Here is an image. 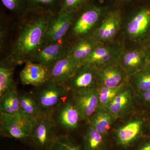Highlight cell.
I'll return each instance as SVG.
<instances>
[{
  "label": "cell",
  "instance_id": "cell-3",
  "mask_svg": "<svg viewBox=\"0 0 150 150\" xmlns=\"http://www.w3.org/2000/svg\"><path fill=\"white\" fill-rule=\"evenodd\" d=\"M69 89L63 84L48 81L36 87L32 95L38 103L43 113L53 112L68 95Z\"/></svg>",
  "mask_w": 150,
  "mask_h": 150
},
{
  "label": "cell",
  "instance_id": "cell-25",
  "mask_svg": "<svg viewBox=\"0 0 150 150\" xmlns=\"http://www.w3.org/2000/svg\"><path fill=\"white\" fill-rule=\"evenodd\" d=\"M124 85V83H122L115 88H110L103 86L101 87L99 90L97 91L100 105L103 106L109 105L115 97L121 92Z\"/></svg>",
  "mask_w": 150,
  "mask_h": 150
},
{
  "label": "cell",
  "instance_id": "cell-7",
  "mask_svg": "<svg viewBox=\"0 0 150 150\" xmlns=\"http://www.w3.org/2000/svg\"><path fill=\"white\" fill-rule=\"evenodd\" d=\"M121 16L118 10L106 13L92 37L100 44H107L115 38L121 28Z\"/></svg>",
  "mask_w": 150,
  "mask_h": 150
},
{
  "label": "cell",
  "instance_id": "cell-10",
  "mask_svg": "<svg viewBox=\"0 0 150 150\" xmlns=\"http://www.w3.org/2000/svg\"><path fill=\"white\" fill-rule=\"evenodd\" d=\"M97 80L98 69L93 65H83L78 68L65 85L70 91L76 92L84 89L95 88Z\"/></svg>",
  "mask_w": 150,
  "mask_h": 150
},
{
  "label": "cell",
  "instance_id": "cell-4",
  "mask_svg": "<svg viewBox=\"0 0 150 150\" xmlns=\"http://www.w3.org/2000/svg\"><path fill=\"white\" fill-rule=\"evenodd\" d=\"M34 121L22 112L17 116L0 112L1 134L18 139H25L30 137Z\"/></svg>",
  "mask_w": 150,
  "mask_h": 150
},
{
  "label": "cell",
  "instance_id": "cell-31",
  "mask_svg": "<svg viewBox=\"0 0 150 150\" xmlns=\"http://www.w3.org/2000/svg\"><path fill=\"white\" fill-rule=\"evenodd\" d=\"M143 98L145 101L150 103V89L143 92Z\"/></svg>",
  "mask_w": 150,
  "mask_h": 150
},
{
  "label": "cell",
  "instance_id": "cell-6",
  "mask_svg": "<svg viewBox=\"0 0 150 150\" xmlns=\"http://www.w3.org/2000/svg\"><path fill=\"white\" fill-rule=\"evenodd\" d=\"M52 114L43 113L34 122L30 137L40 149L51 148L56 138L54 137L56 123Z\"/></svg>",
  "mask_w": 150,
  "mask_h": 150
},
{
  "label": "cell",
  "instance_id": "cell-28",
  "mask_svg": "<svg viewBox=\"0 0 150 150\" xmlns=\"http://www.w3.org/2000/svg\"><path fill=\"white\" fill-rule=\"evenodd\" d=\"M149 65L137 72L134 76L135 84L143 92L150 89V68L148 67Z\"/></svg>",
  "mask_w": 150,
  "mask_h": 150
},
{
  "label": "cell",
  "instance_id": "cell-32",
  "mask_svg": "<svg viewBox=\"0 0 150 150\" xmlns=\"http://www.w3.org/2000/svg\"><path fill=\"white\" fill-rule=\"evenodd\" d=\"M139 150H150V142L142 147Z\"/></svg>",
  "mask_w": 150,
  "mask_h": 150
},
{
  "label": "cell",
  "instance_id": "cell-30",
  "mask_svg": "<svg viewBox=\"0 0 150 150\" xmlns=\"http://www.w3.org/2000/svg\"><path fill=\"white\" fill-rule=\"evenodd\" d=\"M51 149L52 150H80L79 147L73 144L67 136L56 137Z\"/></svg>",
  "mask_w": 150,
  "mask_h": 150
},
{
  "label": "cell",
  "instance_id": "cell-9",
  "mask_svg": "<svg viewBox=\"0 0 150 150\" xmlns=\"http://www.w3.org/2000/svg\"><path fill=\"white\" fill-rule=\"evenodd\" d=\"M74 93L72 100L80 112L81 120L90 121L99 104L97 90L95 88H86Z\"/></svg>",
  "mask_w": 150,
  "mask_h": 150
},
{
  "label": "cell",
  "instance_id": "cell-17",
  "mask_svg": "<svg viewBox=\"0 0 150 150\" xmlns=\"http://www.w3.org/2000/svg\"><path fill=\"white\" fill-rule=\"evenodd\" d=\"M19 96L15 83L0 96V112L14 116L20 115Z\"/></svg>",
  "mask_w": 150,
  "mask_h": 150
},
{
  "label": "cell",
  "instance_id": "cell-5",
  "mask_svg": "<svg viewBox=\"0 0 150 150\" xmlns=\"http://www.w3.org/2000/svg\"><path fill=\"white\" fill-rule=\"evenodd\" d=\"M75 14L59 11L51 15L44 38L43 47L64 40L74 20Z\"/></svg>",
  "mask_w": 150,
  "mask_h": 150
},
{
  "label": "cell",
  "instance_id": "cell-2",
  "mask_svg": "<svg viewBox=\"0 0 150 150\" xmlns=\"http://www.w3.org/2000/svg\"><path fill=\"white\" fill-rule=\"evenodd\" d=\"M105 14L104 9L91 3L75 14L64 40L71 44L80 38L91 37Z\"/></svg>",
  "mask_w": 150,
  "mask_h": 150
},
{
  "label": "cell",
  "instance_id": "cell-27",
  "mask_svg": "<svg viewBox=\"0 0 150 150\" xmlns=\"http://www.w3.org/2000/svg\"><path fill=\"white\" fill-rule=\"evenodd\" d=\"M92 0H61L60 11L76 13L91 4Z\"/></svg>",
  "mask_w": 150,
  "mask_h": 150
},
{
  "label": "cell",
  "instance_id": "cell-18",
  "mask_svg": "<svg viewBox=\"0 0 150 150\" xmlns=\"http://www.w3.org/2000/svg\"><path fill=\"white\" fill-rule=\"evenodd\" d=\"M117 63L98 69V80L103 86L115 88L123 83V73Z\"/></svg>",
  "mask_w": 150,
  "mask_h": 150
},
{
  "label": "cell",
  "instance_id": "cell-16",
  "mask_svg": "<svg viewBox=\"0 0 150 150\" xmlns=\"http://www.w3.org/2000/svg\"><path fill=\"white\" fill-rule=\"evenodd\" d=\"M120 61L127 71L137 72L149 64L150 54L146 49L144 48L124 51Z\"/></svg>",
  "mask_w": 150,
  "mask_h": 150
},
{
  "label": "cell",
  "instance_id": "cell-26",
  "mask_svg": "<svg viewBox=\"0 0 150 150\" xmlns=\"http://www.w3.org/2000/svg\"><path fill=\"white\" fill-rule=\"evenodd\" d=\"M102 135L91 124L88 126L85 137L86 148L87 150H97L102 144Z\"/></svg>",
  "mask_w": 150,
  "mask_h": 150
},
{
  "label": "cell",
  "instance_id": "cell-22",
  "mask_svg": "<svg viewBox=\"0 0 150 150\" xmlns=\"http://www.w3.org/2000/svg\"><path fill=\"white\" fill-rule=\"evenodd\" d=\"M28 12L56 13L60 11L61 0H26Z\"/></svg>",
  "mask_w": 150,
  "mask_h": 150
},
{
  "label": "cell",
  "instance_id": "cell-15",
  "mask_svg": "<svg viewBox=\"0 0 150 150\" xmlns=\"http://www.w3.org/2000/svg\"><path fill=\"white\" fill-rule=\"evenodd\" d=\"M57 108L56 118L58 124L67 130L76 129L81 118L72 99L71 101L64 100Z\"/></svg>",
  "mask_w": 150,
  "mask_h": 150
},
{
  "label": "cell",
  "instance_id": "cell-21",
  "mask_svg": "<svg viewBox=\"0 0 150 150\" xmlns=\"http://www.w3.org/2000/svg\"><path fill=\"white\" fill-rule=\"evenodd\" d=\"M142 123L139 121L130 122L118 130L117 138L121 144L126 145L132 142L139 134Z\"/></svg>",
  "mask_w": 150,
  "mask_h": 150
},
{
  "label": "cell",
  "instance_id": "cell-11",
  "mask_svg": "<svg viewBox=\"0 0 150 150\" xmlns=\"http://www.w3.org/2000/svg\"><path fill=\"white\" fill-rule=\"evenodd\" d=\"M70 44L64 40L48 45L38 51L30 61L49 68L56 61L68 56Z\"/></svg>",
  "mask_w": 150,
  "mask_h": 150
},
{
  "label": "cell",
  "instance_id": "cell-14",
  "mask_svg": "<svg viewBox=\"0 0 150 150\" xmlns=\"http://www.w3.org/2000/svg\"><path fill=\"white\" fill-rule=\"evenodd\" d=\"M99 44L92 36L78 39L70 44L68 56L81 67Z\"/></svg>",
  "mask_w": 150,
  "mask_h": 150
},
{
  "label": "cell",
  "instance_id": "cell-1",
  "mask_svg": "<svg viewBox=\"0 0 150 150\" xmlns=\"http://www.w3.org/2000/svg\"><path fill=\"white\" fill-rule=\"evenodd\" d=\"M46 12H28L20 18L16 38L8 56L16 66L25 64L43 48L49 18Z\"/></svg>",
  "mask_w": 150,
  "mask_h": 150
},
{
  "label": "cell",
  "instance_id": "cell-13",
  "mask_svg": "<svg viewBox=\"0 0 150 150\" xmlns=\"http://www.w3.org/2000/svg\"><path fill=\"white\" fill-rule=\"evenodd\" d=\"M79 67L68 56L64 57L48 68L49 81L65 84L72 77Z\"/></svg>",
  "mask_w": 150,
  "mask_h": 150
},
{
  "label": "cell",
  "instance_id": "cell-29",
  "mask_svg": "<svg viewBox=\"0 0 150 150\" xmlns=\"http://www.w3.org/2000/svg\"><path fill=\"white\" fill-rule=\"evenodd\" d=\"M129 98V92L128 91H121L108 105L109 111L113 114L120 113L128 104Z\"/></svg>",
  "mask_w": 150,
  "mask_h": 150
},
{
  "label": "cell",
  "instance_id": "cell-12",
  "mask_svg": "<svg viewBox=\"0 0 150 150\" xmlns=\"http://www.w3.org/2000/svg\"><path fill=\"white\" fill-rule=\"evenodd\" d=\"M19 76L23 85L38 87L49 81V69L43 65L28 61L21 71Z\"/></svg>",
  "mask_w": 150,
  "mask_h": 150
},
{
  "label": "cell",
  "instance_id": "cell-19",
  "mask_svg": "<svg viewBox=\"0 0 150 150\" xmlns=\"http://www.w3.org/2000/svg\"><path fill=\"white\" fill-rule=\"evenodd\" d=\"M16 65L6 56L0 63V96L15 83L13 81V73Z\"/></svg>",
  "mask_w": 150,
  "mask_h": 150
},
{
  "label": "cell",
  "instance_id": "cell-20",
  "mask_svg": "<svg viewBox=\"0 0 150 150\" xmlns=\"http://www.w3.org/2000/svg\"><path fill=\"white\" fill-rule=\"evenodd\" d=\"M21 112L32 121H35L43 114L38 103L32 93L20 95Z\"/></svg>",
  "mask_w": 150,
  "mask_h": 150
},
{
  "label": "cell",
  "instance_id": "cell-8",
  "mask_svg": "<svg viewBox=\"0 0 150 150\" xmlns=\"http://www.w3.org/2000/svg\"><path fill=\"white\" fill-rule=\"evenodd\" d=\"M126 33L132 40L141 41L150 35V9L144 8L137 11L127 23Z\"/></svg>",
  "mask_w": 150,
  "mask_h": 150
},
{
  "label": "cell",
  "instance_id": "cell-24",
  "mask_svg": "<svg viewBox=\"0 0 150 150\" xmlns=\"http://www.w3.org/2000/svg\"><path fill=\"white\" fill-rule=\"evenodd\" d=\"M3 5L11 13L20 18L28 12L26 0H1Z\"/></svg>",
  "mask_w": 150,
  "mask_h": 150
},
{
  "label": "cell",
  "instance_id": "cell-23",
  "mask_svg": "<svg viewBox=\"0 0 150 150\" xmlns=\"http://www.w3.org/2000/svg\"><path fill=\"white\" fill-rule=\"evenodd\" d=\"M90 124L102 135L107 134L110 129L111 116L105 111H98L93 114L90 119Z\"/></svg>",
  "mask_w": 150,
  "mask_h": 150
}]
</instances>
